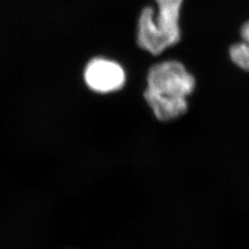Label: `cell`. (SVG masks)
<instances>
[{
	"instance_id": "4",
	"label": "cell",
	"mask_w": 249,
	"mask_h": 249,
	"mask_svg": "<svg viewBox=\"0 0 249 249\" xmlns=\"http://www.w3.org/2000/svg\"><path fill=\"white\" fill-rule=\"evenodd\" d=\"M231 61L242 70L249 71V45L246 42L231 45L229 50Z\"/></svg>"
},
{
	"instance_id": "2",
	"label": "cell",
	"mask_w": 249,
	"mask_h": 249,
	"mask_svg": "<svg viewBox=\"0 0 249 249\" xmlns=\"http://www.w3.org/2000/svg\"><path fill=\"white\" fill-rule=\"evenodd\" d=\"M156 9L146 7L138 22V45L152 54H159L178 44L181 38L179 25L184 0H154Z\"/></svg>"
},
{
	"instance_id": "3",
	"label": "cell",
	"mask_w": 249,
	"mask_h": 249,
	"mask_svg": "<svg viewBox=\"0 0 249 249\" xmlns=\"http://www.w3.org/2000/svg\"><path fill=\"white\" fill-rule=\"evenodd\" d=\"M84 79L89 89L107 93L121 89L125 75L119 64L105 58H94L87 65Z\"/></svg>"
},
{
	"instance_id": "5",
	"label": "cell",
	"mask_w": 249,
	"mask_h": 249,
	"mask_svg": "<svg viewBox=\"0 0 249 249\" xmlns=\"http://www.w3.org/2000/svg\"><path fill=\"white\" fill-rule=\"evenodd\" d=\"M240 35L243 41L249 45V19L241 27Z\"/></svg>"
},
{
	"instance_id": "1",
	"label": "cell",
	"mask_w": 249,
	"mask_h": 249,
	"mask_svg": "<svg viewBox=\"0 0 249 249\" xmlns=\"http://www.w3.org/2000/svg\"><path fill=\"white\" fill-rule=\"evenodd\" d=\"M147 82L144 97L159 120L170 121L187 112V96L195 89L196 80L182 63L170 60L154 65Z\"/></svg>"
}]
</instances>
